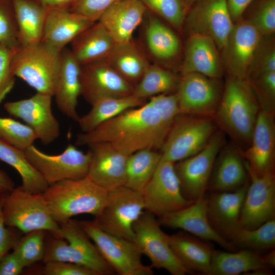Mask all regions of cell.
<instances>
[{
	"instance_id": "cell-54",
	"label": "cell",
	"mask_w": 275,
	"mask_h": 275,
	"mask_svg": "<svg viewBox=\"0 0 275 275\" xmlns=\"http://www.w3.org/2000/svg\"><path fill=\"white\" fill-rule=\"evenodd\" d=\"M261 259L264 264L267 267L273 269L275 267V250L269 251L266 254L261 255Z\"/></svg>"
},
{
	"instance_id": "cell-3",
	"label": "cell",
	"mask_w": 275,
	"mask_h": 275,
	"mask_svg": "<svg viewBox=\"0 0 275 275\" xmlns=\"http://www.w3.org/2000/svg\"><path fill=\"white\" fill-rule=\"evenodd\" d=\"M107 193L87 176L49 185L42 195L51 217L59 224L78 214L97 215Z\"/></svg>"
},
{
	"instance_id": "cell-7",
	"label": "cell",
	"mask_w": 275,
	"mask_h": 275,
	"mask_svg": "<svg viewBox=\"0 0 275 275\" xmlns=\"http://www.w3.org/2000/svg\"><path fill=\"white\" fill-rule=\"evenodd\" d=\"M2 212L5 225L25 233L43 230L56 235L59 224L51 217L42 193L32 194L21 186L4 195Z\"/></svg>"
},
{
	"instance_id": "cell-51",
	"label": "cell",
	"mask_w": 275,
	"mask_h": 275,
	"mask_svg": "<svg viewBox=\"0 0 275 275\" xmlns=\"http://www.w3.org/2000/svg\"><path fill=\"white\" fill-rule=\"evenodd\" d=\"M253 0H226L233 20L239 18Z\"/></svg>"
},
{
	"instance_id": "cell-37",
	"label": "cell",
	"mask_w": 275,
	"mask_h": 275,
	"mask_svg": "<svg viewBox=\"0 0 275 275\" xmlns=\"http://www.w3.org/2000/svg\"><path fill=\"white\" fill-rule=\"evenodd\" d=\"M161 157L160 153L151 149H142L129 155L124 185L142 193L154 174Z\"/></svg>"
},
{
	"instance_id": "cell-10",
	"label": "cell",
	"mask_w": 275,
	"mask_h": 275,
	"mask_svg": "<svg viewBox=\"0 0 275 275\" xmlns=\"http://www.w3.org/2000/svg\"><path fill=\"white\" fill-rule=\"evenodd\" d=\"M32 166L49 185L66 180H78L88 176L91 154L84 153L69 144L64 151L56 155L46 154L33 144L23 150Z\"/></svg>"
},
{
	"instance_id": "cell-44",
	"label": "cell",
	"mask_w": 275,
	"mask_h": 275,
	"mask_svg": "<svg viewBox=\"0 0 275 275\" xmlns=\"http://www.w3.org/2000/svg\"><path fill=\"white\" fill-rule=\"evenodd\" d=\"M19 45L12 0H0V45Z\"/></svg>"
},
{
	"instance_id": "cell-13",
	"label": "cell",
	"mask_w": 275,
	"mask_h": 275,
	"mask_svg": "<svg viewBox=\"0 0 275 275\" xmlns=\"http://www.w3.org/2000/svg\"><path fill=\"white\" fill-rule=\"evenodd\" d=\"M142 193L145 210L158 218L194 203L182 195L174 163L162 159Z\"/></svg>"
},
{
	"instance_id": "cell-23",
	"label": "cell",
	"mask_w": 275,
	"mask_h": 275,
	"mask_svg": "<svg viewBox=\"0 0 275 275\" xmlns=\"http://www.w3.org/2000/svg\"><path fill=\"white\" fill-rule=\"evenodd\" d=\"M230 192H211L207 197V214L212 228L230 241L232 234L239 227L242 203L249 184Z\"/></svg>"
},
{
	"instance_id": "cell-25",
	"label": "cell",
	"mask_w": 275,
	"mask_h": 275,
	"mask_svg": "<svg viewBox=\"0 0 275 275\" xmlns=\"http://www.w3.org/2000/svg\"><path fill=\"white\" fill-rule=\"evenodd\" d=\"M95 22L69 9H48L41 41L61 52Z\"/></svg>"
},
{
	"instance_id": "cell-34",
	"label": "cell",
	"mask_w": 275,
	"mask_h": 275,
	"mask_svg": "<svg viewBox=\"0 0 275 275\" xmlns=\"http://www.w3.org/2000/svg\"><path fill=\"white\" fill-rule=\"evenodd\" d=\"M261 254L246 249L239 251L214 250L207 275L243 274L266 267L263 263Z\"/></svg>"
},
{
	"instance_id": "cell-8",
	"label": "cell",
	"mask_w": 275,
	"mask_h": 275,
	"mask_svg": "<svg viewBox=\"0 0 275 275\" xmlns=\"http://www.w3.org/2000/svg\"><path fill=\"white\" fill-rule=\"evenodd\" d=\"M144 210L142 193L123 185L107 191L104 205L94 221L104 231L133 241V224Z\"/></svg>"
},
{
	"instance_id": "cell-14",
	"label": "cell",
	"mask_w": 275,
	"mask_h": 275,
	"mask_svg": "<svg viewBox=\"0 0 275 275\" xmlns=\"http://www.w3.org/2000/svg\"><path fill=\"white\" fill-rule=\"evenodd\" d=\"M217 79L197 73L182 74L176 92L180 113L213 117L222 95Z\"/></svg>"
},
{
	"instance_id": "cell-28",
	"label": "cell",
	"mask_w": 275,
	"mask_h": 275,
	"mask_svg": "<svg viewBox=\"0 0 275 275\" xmlns=\"http://www.w3.org/2000/svg\"><path fill=\"white\" fill-rule=\"evenodd\" d=\"M217 48L209 37L191 34L186 44L181 67L182 74L197 73L210 78H219L222 71Z\"/></svg>"
},
{
	"instance_id": "cell-4",
	"label": "cell",
	"mask_w": 275,
	"mask_h": 275,
	"mask_svg": "<svg viewBox=\"0 0 275 275\" xmlns=\"http://www.w3.org/2000/svg\"><path fill=\"white\" fill-rule=\"evenodd\" d=\"M45 241L44 262L62 261L87 266L98 275L114 274L115 271L100 254L82 229L78 221L71 218L59 224L57 234Z\"/></svg>"
},
{
	"instance_id": "cell-45",
	"label": "cell",
	"mask_w": 275,
	"mask_h": 275,
	"mask_svg": "<svg viewBox=\"0 0 275 275\" xmlns=\"http://www.w3.org/2000/svg\"><path fill=\"white\" fill-rule=\"evenodd\" d=\"M17 47L0 45V104L15 85L16 76L12 68L11 61Z\"/></svg>"
},
{
	"instance_id": "cell-52",
	"label": "cell",
	"mask_w": 275,
	"mask_h": 275,
	"mask_svg": "<svg viewBox=\"0 0 275 275\" xmlns=\"http://www.w3.org/2000/svg\"><path fill=\"white\" fill-rule=\"evenodd\" d=\"M15 188L14 183L9 176L0 170V194H7Z\"/></svg>"
},
{
	"instance_id": "cell-36",
	"label": "cell",
	"mask_w": 275,
	"mask_h": 275,
	"mask_svg": "<svg viewBox=\"0 0 275 275\" xmlns=\"http://www.w3.org/2000/svg\"><path fill=\"white\" fill-rule=\"evenodd\" d=\"M0 160L7 163L18 173L21 187L32 194L42 193L48 186L41 175L27 160L23 150L0 139Z\"/></svg>"
},
{
	"instance_id": "cell-43",
	"label": "cell",
	"mask_w": 275,
	"mask_h": 275,
	"mask_svg": "<svg viewBox=\"0 0 275 275\" xmlns=\"http://www.w3.org/2000/svg\"><path fill=\"white\" fill-rule=\"evenodd\" d=\"M259 106L260 111L274 115L275 112V71L262 74L247 80Z\"/></svg>"
},
{
	"instance_id": "cell-15",
	"label": "cell",
	"mask_w": 275,
	"mask_h": 275,
	"mask_svg": "<svg viewBox=\"0 0 275 275\" xmlns=\"http://www.w3.org/2000/svg\"><path fill=\"white\" fill-rule=\"evenodd\" d=\"M52 96L37 92L32 97L4 104L11 116L19 118L29 126L38 139L48 145L60 134V124L52 111Z\"/></svg>"
},
{
	"instance_id": "cell-30",
	"label": "cell",
	"mask_w": 275,
	"mask_h": 275,
	"mask_svg": "<svg viewBox=\"0 0 275 275\" xmlns=\"http://www.w3.org/2000/svg\"><path fill=\"white\" fill-rule=\"evenodd\" d=\"M71 43V51L80 65L104 60L116 44L99 21L82 32Z\"/></svg>"
},
{
	"instance_id": "cell-48",
	"label": "cell",
	"mask_w": 275,
	"mask_h": 275,
	"mask_svg": "<svg viewBox=\"0 0 275 275\" xmlns=\"http://www.w3.org/2000/svg\"><path fill=\"white\" fill-rule=\"evenodd\" d=\"M44 263L42 273L46 275H98L93 269L76 263L62 261Z\"/></svg>"
},
{
	"instance_id": "cell-42",
	"label": "cell",
	"mask_w": 275,
	"mask_h": 275,
	"mask_svg": "<svg viewBox=\"0 0 275 275\" xmlns=\"http://www.w3.org/2000/svg\"><path fill=\"white\" fill-rule=\"evenodd\" d=\"M147 9L181 31L188 8L183 0H140Z\"/></svg>"
},
{
	"instance_id": "cell-56",
	"label": "cell",
	"mask_w": 275,
	"mask_h": 275,
	"mask_svg": "<svg viewBox=\"0 0 275 275\" xmlns=\"http://www.w3.org/2000/svg\"><path fill=\"white\" fill-rule=\"evenodd\" d=\"M199 0H183L188 8Z\"/></svg>"
},
{
	"instance_id": "cell-1",
	"label": "cell",
	"mask_w": 275,
	"mask_h": 275,
	"mask_svg": "<svg viewBox=\"0 0 275 275\" xmlns=\"http://www.w3.org/2000/svg\"><path fill=\"white\" fill-rule=\"evenodd\" d=\"M174 121L148 101L127 109L93 130L79 133L75 144L108 143L128 154L144 149H160Z\"/></svg>"
},
{
	"instance_id": "cell-40",
	"label": "cell",
	"mask_w": 275,
	"mask_h": 275,
	"mask_svg": "<svg viewBox=\"0 0 275 275\" xmlns=\"http://www.w3.org/2000/svg\"><path fill=\"white\" fill-rule=\"evenodd\" d=\"M46 232L43 230H37L27 233L13 248V251L24 267L43 261Z\"/></svg>"
},
{
	"instance_id": "cell-39",
	"label": "cell",
	"mask_w": 275,
	"mask_h": 275,
	"mask_svg": "<svg viewBox=\"0 0 275 275\" xmlns=\"http://www.w3.org/2000/svg\"><path fill=\"white\" fill-rule=\"evenodd\" d=\"M229 240L237 249L249 250L260 254L274 249L275 218L253 229L239 227L232 234Z\"/></svg>"
},
{
	"instance_id": "cell-33",
	"label": "cell",
	"mask_w": 275,
	"mask_h": 275,
	"mask_svg": "<svg viewBox=\"0 0 275 275\" xmlns=\"http://www.w3.org/2000/svg\"><path fill=\"white\" fill-rule=\"evenodd\" d=\"M146 102L145 99L133 95L102 98L91 104L90 111L85 115L79 117L76 122L82 132H89L121 113L140 106Z\"/></svg>"
},
{
	"instance_id": "cell-9",
	"label": "cell",
	"mask_w": 275,
	"mask_h": 275,
	"mask_svg": "<svg viewBox=\"0 0 275 275\" xmlns=\"http://www.w3.org/2000/svg\"><path fill=\"white\" fill-rule=\"evenodd\" d=\"M101 256L120 275H152V267L144 265L142 253L133 241L107 233L94 221H78Z\"/></svg>"
},
{
	"instance_id": "cell-19",
	"label": "cell",
	"mask_w": 275,
	"mask_h": 275,
	"mask_svg": "<svg viewBox=\"0 0 275 275\" xmlns=\"http://www.w3.org/2000/svg\"><path fill=\"white\" fill-rule=\"evenodd\" d=\"M262 35L249 21L233 26L224 50L231 76L246 80L258 52Z\"/></svg>"
},
{
	"instance_id": "cell-29",
	"label": "cell",
	"mask_w": 275,
	"mask_h": 275,
	"mask_svg": "<svg viewBox=\"0 0 275 275\" xmlns=\"http://www.w3.org/2000/svg\"><path fill=\"white\" fill-rule=\"evenodd\" d=\"M170 247L177 259L191 274H208L214 250L209 241L183 230L168 235Z\"/></svg>"
},
{
	"instance_id": "cell-2",
	"label": "cell",
	"mask_w": 275,
	"mask_h": 275,
	"mask_svg": "<svg viewBox=\"0 0 275 275\" xmlns=\"http://www.w3.org/2000/svg\"><path fill=\"white\" fill-rule=\"evenodd\" d=\"M259 112L249 82L231 76L213 118L223 132L245 150L250 145Z\"/></svg>"
},
{
	"instance_id": "cell-38",
	"label": "cell",
	"mask_w": 275,
	"mask_h": 275,
	"mask_svg": "<svg viewBox=\"0 0 275 275\" xmlns=\"http://www.w3.org/2000/svg\"><path fill=\"white\" fill-rule=\"evenodd\" d=\"M180 77L158 65L150 64L141 80L134 87L133 95L143 99L175 93Z\"/></svg>"
},
{
	"instance_id": "cell-17",
	"label": "cell",
	"mask_w": 275,
	"mask_h": 275,
	"mask_svg": "<svg viewBox=\"0 0 275 275\" xmlns=\"http://www.w3.org/2000/svg\"><path fill=\"white\" fill-rule=\"evenodd\" d=\"M247 171L250 183L241 207L239 226L253 229L275 218V174L272 172L258 176Z\"/></svg>"
},
{
	"instance_id": "cell-22",
	"label": "cell",
	"mask_w": 275,
	"mask_h": 275,
	"mask_svg": "<svg viewBox=\"0 0 275 275\" xmlns=\"http://www.w3.org/2000/svg\"><path fill=\"white\" fill-rule=\"evenodd\" d=\"M91 159L87 177L106 191L124 185L128 155L108 143L88 146Z\"/></svg>"
},
{
	"instance_id": "cell-11",
	"label": "cell",
	"mask_w": 275,
	"mask_h": 275,
	"mask_svg": "<svg viewBox=\"0 0 275 275\" xmlns=\"http://www.w3.org/2000/svg\"><path fill=\"white\" fill-rule=\"evenodd\" d=\"M224 146V132L216 130L200 151L174 163L185 199L195 202L205 196L214 161Z\"/></svg>"
},
{
	"instance_id": "cell-12",
	"label": "cell",
	"mask_w": 275,
	"mask_h": 275,
	"mask_svg": "<svg viewBox=\"0 0 275 275\" xmlns=\"http://www.w3.org/2000/svg\"><path fill=\"white\" fill-rule=\"evenodd\" d=\"M133 242L150 260L151 266L164 269L172 275L191 274L177 259L169 244L168 235L161 229L155 216L144 212L134 223Z\"/></svg>"
},
{
	"instance_id": "cell-27",
	"label": "cell",
	"mask_w": 275,
	"mask_h": 275,
	"mask_svg": "<svg viewBox=\"0 0 275 275\" xmlns=\"http://www.w3.org/2000/svg\"><path fill=\"white\" fill-rule=\"evenodd\" d=\"M147 8L140 0H121L106 10L99 21L112 36L116 44L132 39L141 23Z\"/></svg>"
},
{
	"instance_id": "cell-20",
	"label": "cell",
	"mask_w": 275,
	"mask_h": 275,
	"mask_svg": "<svg viewBox=\"0 0 275 275\" xmlns=\"http://www.w3.org/2000/svg\"><path fill=\"white\" fill-rule=\"evenodd\" d=\"M274 115L260 111L249 146L242 151L245 167L258 176L274 172Z\"/></svg>"
},
{
	"instance_id": "cell-47",
	"label": "cell",
	"mask_w": 275,
	"mask_h": 275,
	"mask_svg": "<svg viewBox=\"0 0 275 275\" xmlns=\"http://www.w3.org/2000/svg\"><path fill=\"white\" fill-rule=\"evenodd\" d=\"M120 1L76 0L69 9L97 22L106 10Z\"/></svg>"
},
{
	"instance_id": "cell-32",
	"label": "cell",
	"mask_w": 275,
	"mask_h": 275,
	"mask_svg": "<svg viewBox=\"0 0 275 275\" xmlns=\"http://www.w3.org/2000/svg\"><path fill=\"white\" fill-rule=\"evenodd\" d=\"M19 45L41 41L48 8L36 0H12Z\"/></svg>"
},
{
	"instance_id": "cell-26",
	"label": "cell",
	"mask_w": 275,
	"mask_h": 275,
	"mask_svg": "<svg viewBox=\"0 0 275 275\" xmlns=\"http://www.w3.org/2000/svg\"><path fill=\"white\" fill-rule=\"evenodd\" d=\"M81 65L71 50L64 48L61 52L60 64L53 96L58 107L68 118L76 122L78 98L81 93Z\"/></svg>"
},
{
	"instance_id": "cell-49",
	"label": "cell",
	"mask_w": 275,
	"mask_h": 275,
	"mask_svg": "<svg viewBox=\"0 0 275 275\" xmlns=\"http://www.w3.org/2000/svg\"><path fill=\"white\" fill-rule=\"evenodd\" d=\"M5 195L6 194H0V261L10 250L13 249L22 237L19 230L7 227L4 224L2 204Z\"/></svg>"
},
{
	"instance_id": "cell-5",
	"label": "cell",
	"mask_w": 275,
	"mask_h": 275,
	"mask_svg": "<svg viewBox=\"0 0 275 275\" xmlns=\"http://www.w3.org/2000/svg\"><path fill=\"white\" fill-rule=\"evenodd\" d=\"M61 52L42 41L19 45L12 58L13 71L15 76L24 80L37 92L53 96Z\"/></svg>"
},
{
	"instance_id": "cell-16",
	"label": "cell",
	"mask_w": 275,
	"mask_h": 275,
	"mask_svg": "<svg viewBox=\"0 0 275 275\" xmlns=\"http://www.w3.org/2000/svg\"><path fill=\"white\" fill-rule=\"evenodd\" d=\"M226 0H199L185 21L191 34H199L213 40L224 50L234 25Z\"/></svg>"
},
{
	"instance_id": "cell-50",
	"label": "cell",
	"mask_w": 275,
	"mask_h": 275,
	"mask_svg": "<svg viewBox=\"0 0 275 275\" xmlns=\"http://www.w3.org/2000/svg\"><path fill=\"white\" fill-rule=\"evenodd\" d=\"M24 265L13 251L7 254L0 261V275L19 274Z\"/></svg>"
},
{
	"instance_id": "cell-31",
	"label": "cell",
	"mask_w": 275,
	"mask_h": 275,
	"mask_svg": "<svg viewBox=\"0 0 275 275\" xmlns=\"http://www.w3.org/2000/svg\"><path fill=\"white\" fill-rule=\"evenodd\" d=\"M104 60L134 87L150 64L133 39L125 43L116 44Z\"/></svg>"
},
{
	"instance_id": "cell-21",
	"label": "cell",
	"mask_w": 275,
	"mask_h": 275,
	"mask_svg": "<svg viewBox=\"0 0 275 275\" xmlns=\"http://www.w3.org/2000/svg\"><path fill=\"white\" fill-rule=\"evenodd\" d=\"M161 226L179 229L203 240L213 241L228 251L237 248L221 236L211 227L207 214V197L205 196L190 205L158 218Z\"/></svg>"
},
{
	"instance_id": "cell-24",
	"label": "cell",
	"mask_w": 275,
	"mask_h": 275,
	"mask_svg": "<svg viewBox=\"0 0 275 275\" xmlns=\"http://www.w3.org/2000/svg\"><path fill=\"white\" fill-rule=\"evenodd\" d=\"M249 181L242 151L232 145L223 146L214 161L207 191H234Z\"/></svg>"
},
{
	"instance_id": "cell-55",
	"label": "cell",
	"mask_w": 275,
	"mask_h": 275,
	"mask_svg": "<svg viewBox=\"0 0 275 275\" xmlns=\"http://www.w3.org/2000/svg\"><path fill=\"white\" fill-rule=\"evenodd\" d=\"M273 272L272 269L266 267H261L258 269L250 271L245 274H252V275H271Z\"/></svg>"
},
{
	"instance_id": "cell-35",
	"label": "cell",
	"mask_w": 275,
	"mask_h": 275,
	"mask_svg": "<svg viewBox=\"0 0 275 275\" xmlns=\"http://www.w3.org/2000/svg\"><path fill=\"white\" fill-rule=\"evenodd\" d=\"M145 38L150 54L160 61L175 58L180 50V42L177 35L154 15H149Z\"/></svg>"
},
{
	"instance_id": "cell-53",
	"label": "cell",
	"mask_w": 275,
	"mask_h": 275,
	"mask_svg": "<svg viewBox=\"0 0 275 275\" xmlns=\"http://www.w3.org/2000/svg\"><path fill=\"white\" fill-rule=\"evenodd\" d=\"M39 3L47 8H69L76 0H36Z\"/></svg>"
},
{
	"instance_id": "cell-46",
	"label": "cell",
	"mask_w": 275,
	"mask_h": 275,
	"mask_svg": "<svg viewBox=\"0 0 275 275\" xmlns=\"http://www.w3.org/2000/svg\"><path fill=\"white\" fill-rule=\"evenodd\" d=\"M249 21L262 35L275 31V0H261Z\"/></svg>"
},
{
	"instance_id": "cell-18",
	"label": "cell",
	"mask_w": 275,
	"mask_h": 275,
	"mask_svg": "<svg viewBox=\"0 0 275 275\" xmlns=\"http://www.w3.org/2000/svg\"><path fill=\"white\" fill-rule=\"evenodd\" d=\"M80 79L81 95L91 105L102 98L133 94L134 87L104 60L81 65Z\"/></svg>"
},
{
	"instance_id": "cell-41",
	"label": "cell",
	"mask_w": 275,
	"mask_h": 275,
	"mask_svg": "<svg viewBox=\"0 0 275 275\" xmlns=\"http://www.w3.org/2000/svg\"><path fill=\"white\" fill-rule=\"evenodd\" d=\"M0 139L22 150L38 139L34 131L26 124L10 118L0 117Z\"/></svg>"
},
{
	"instance_id": "cell-6",
	"label": "cell",
	"mask_w": 275,
	"mask_h": 275,
	"mask_svg": "<svg viewBox=\"0 0 275 275\" xmlns=\"http://www.w3.org/2000/svg\"><path fill=\"white\" fill-rule=\"evenodd\" d=\"M211 117L180 114L160 149L161 159L175 163L200 151L216 131Z\"/></svg>"
}]
</instances>
